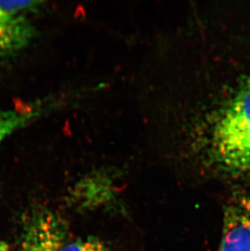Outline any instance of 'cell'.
Returning a JSON list of instances; mask_svg holds the SVG:
<instances>
[{
    "mask_svg": "<svg viewBox=\"0 0 250 251\" xmlns=\"http://www.w3.org/2000/svg\"><path fill=\"white\" fill-rule=\"evenodd\" d=\"M210 142L213 162L223 173L250 174V78L219 114Z\"/></svg>",
    "mask_w": 250,
    "mask_h": 251,
    "instance_id": "1",
    "label": "cell"
},
{
    "mask_svg": "<svg viewBox=\"0 0 250 251\" xmlns=\"http://www.w3.org/2000/svg\"><path fill=\"white\" fill-rule=\"evenodd\" d=\"M19 251H108L95 237L75 236L54 211L37 209L22 231Z\"/></svg>",
    "mask_w": 250,
    "mask_h": 251,
    "instance_id": "2",
    "label": "cell"
},
{
    "mask_svg": "<svg viewBox=\"0 0 250 251\" xmlns=\"http://www.w3.org/2000/svg\"><path fill=\"white\" fill-rule=\"evenodd\" d=\"M217 251H250V193H236L226 201Z\"/></svg>",
    "mask_w": 250,
    "mask_h": 251,
    "instance_id": "3",
    "label": "cell"
},
{
    "mask_svg": "<svg viewBox=\"0 0 250 251\" xmlns=\"http://www.w3.org/2000/svg\"><path fill=\"white\" fill-rule=\"evenodd\" d=\"M34 30L24 15L0 7V61L14 56L30 43Z\"/></svg>",
    "mask_w": 250,
    "mask_h": 251,
    "instance_id": "4",
    "label": "cell"
},
{
    "mask_svg": "<svg viewBox=\"0 0 250 251\" xmlns=\"http://www.w3.org/2000/svg\"><path fill=\"white\" fill-rule=\"evenodd\" d=\"M37 111L32 108L10 109L0 111V146L8 137L30 122Z\"/></svg>",
    "mask_w": 250,
    "mask_h": 251,
    "instance_id": "5",
    "label": "cell"
},
{
    "mask_svg": "<svg viewBox=\"0 0 250 251\" xmlns=\"http://www.w3.org/2000/svg\"><path fill=\"white\" fill-rule=\"evenodd\" d=\"M40 3L35 1H0V7L12 13L23 15V12L35 8Z\"/></svg>",
    "mask_w": 250,
    "mask_h": 251,
    "instance_id": "6",
    "label": "cell"
}]
</instances>
